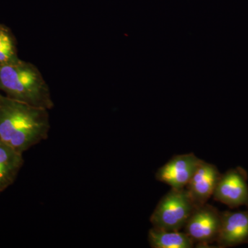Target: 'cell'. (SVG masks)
Returning a JSON list of instances; mask_svg holds the SVG:
<instances>
[{
  "label": "cell",
  "mask_w": 248,
  "mask_h": 248,
  "mask_svg": "<svg viewBox=\"0 0 248 248\" xmlns=\"http://www.w3.org/2000/svg\"><path fill=\"white\" fill-rule=\"evenodd\" d=\"M48 110L0 93V141L23 154L47 140Z\"/></svg>",
  "instance_id": "1"
},
{
  "label": "cell",
  "mask_w": 248,
  "mask_h": 248,
  "mask_svg": "<svg viewBox=\"0 0 248 248\" xmlns=\"http://www.w3.org/2000/svg\"><path fill=\"white\" fill-rule=\"evenodd\" d=\"M0 91L35 107L48 110L54 107L50 89L40 70L20 59L0 66Z\"/></svg>",
  "instance_id": "2"
},
{
  "label": "cell",
  "mask_w": 248,
  "mask_h": 248,
  "mask_svg": "<svg viewBox=\"0 0 248 248\" xmlns=\"http://www.w3.org/2000/svg\"><path fill=\"white\" fill-rule=\"evenodd\" d=\"M196 208L186 187L171 188L159 201L150 221L154 228L179 231Z\"/></svg>",
  "instance_id": "3"
},
{
  "label": "cell",
  "mask_w": 248,
  "mask_h": 248,
  "mask_svg": "<svg viewBox=\"0 0 248 248\" xmlns=\"http://www.w3.org/2000/svg\"><path fill=\"white\" fill-rule=\"evenodd\" d=\"M221 221V213L207 203L195 209L184 226V232L197 248H209L217 241Z\"/></svg>",
  "instance_id": "4"
},
{
  "label": "cell",
  "mask_w": 248,
  "mask_h": 248,
  "mask_svg": "<svg viewBox=\"0 0 248 248\" xmlns=\"http://www.w3.org/2000/svg\"><path fill=\"white\" fill-rule=\"evenodd\" d=\"M248 175L241 167L229 170L221 174L214 191V200L229 208H248Z\"/></svg>",
  "instance_id": "5"
},
{
  "label": "cell",
  "mask_w": 248,
  "mask_h": 248,
  "mask_svg": "<svg viewBox=\"0 0 248 248\" xmlns=\"http://www.w3.org/2000/svg\"><path fill=\"white\" fill-rule=\"evenodd\" d=\"M201 160L194 153L176 155L158 169L155 177L171 188H185Z\"/></svg>",
  "instance_id": "6"
},
{
  "label": "cell",
  "mask_w": 248,
  "mask_h": 248,
  "mask_svg": "<svg viewBox=\"0 0 248 248\" xmlns=\"http://www.w3.org/2000/svg\"><path fill=\"white\" fill-rule=\"evenodd\" d=\"M221 173L215 165L201 160L186 189L196 207L207 203L221 177Z\"/></svg>",
  "instance_id": "7"
},
{
  "label": "cell",
  "mask_w": 248,
  "mask_h": 248,
  "mask_svg": "<svg viewBox=\"0 0 248 248\" xmlns=\"http://www.w3.org/2000/svg\"><path fill=\"white\" fill-rule=\"evenodd\" d=\"M217 247H235L248 244V210L221 213Z\"/></svg>",
  "instance_id": "8"
},
{
  "label": "cell",
  "mask_w": 248,
  "mask_h": 248,
  "mask_svg": "<svg viewBox=\"0 0 248 248\" xmlns=\"http://www.w3.org/2000/svg\"><path fill=\"white\" fill-rule=\"evenodd\" d=\"M24 164L22 153L0 141V194L16 182Z\"/></svg>",
  "instance_id": "9"
},
{
  "label": "cell",
  "mask_w": 248,
  "mask_h": 248,
  "mask_svg": "<svg viewBox=\"0 0 248 248\" xmlns=\"http://www.w3.org/2000/svg\"><path fill=\"white\" fill-rule=\"evenodd\" d=\"M148 242L153 248H192L195 246L185 232L165 231L154 227L148 232Z\"/></svg>",
  "instance_id": "10"
},
{
  "label": "cell",
  "mask_w": 248,
  "mask_h": 248,
  "mask_svg": "<svg viewBox=\"0 0 248 248\" xmlns=\"http://www.w3.org/2000/svg\"><path fill=\"white\" fill-rule=\"evenodd\" d=\"M14 34L9 28L0 26V66L19 60Z\"/></svg>",
  "instance_id": "11"
},
{
  "label": "cell",
  "mask_w": 248,
  "mask_h": 248,
  "mask_svg": "<svg viewBox=\"0 0 248 248\" xmlns=\"http://www.w3.org/2000/svg\"><path fill=\"white\" fill-rule=\"evenodd\" d=\"M0 26H1V24H0Z\"/></svg>",
  "instance_id": "12"
}]
</instances>
